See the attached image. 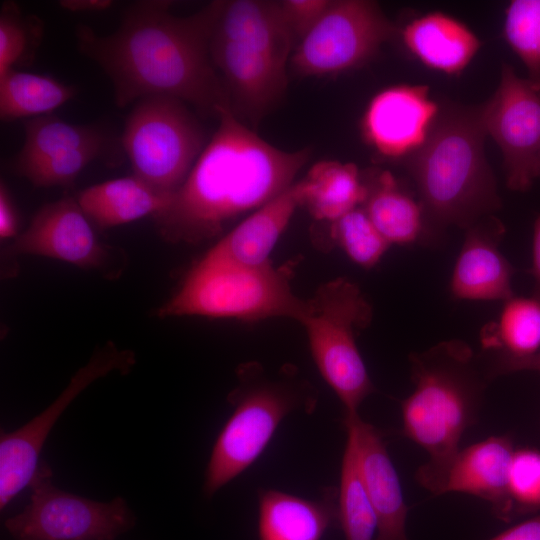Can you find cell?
<instances>
[{
    "label": "cell",
    "instance_id": "obj_10",
    "mask_svg": "<svg viewBox=\"0 0 540 540\" xmlns=\"http://www.w3.org/2000/svg\"><path fill=\"white\" fill-rule=\"evenodd\" d=\"M395 33L396 27L376 2L332 0L296 45L291 68L300 77H320L362 67Z\"/></svg>",
    "mask_w": 540,
    "mask_h": 540
},
{
    "label": "cell",
    "instance_id": "obj_7",
    "mask_svg": "<svg viewBox=\"0 0 540 540\" xmlns=\"http://www.w3.org/2000/svg\"><path fill=\"white\" fill-rule=\"evenodd\" d=\"M373 308L357 284L338 277L320 285L306 300L299 323L324 381L335 392L344 414L356 415L376 391L357 346V333L370 325Z\"/></svg>",
    "mask_w": 540,
    "mask_h": 540
},
{
    "label": "cell",
    "instance_id": "obj_28",
    "mask_svg": "<svg viewBox=\"0 0 540 540\" xmlns=\"http://www.w3.org/2000/svg\"><path fill=\"white\" fill-rule=\"evenodd\" d=\"M481 343L498 355L514 358L540 351V301L533 296L505 301L498 320L482 329Z\"/></svg>",
    "mask_w": 540,
    "mask_h": 540
},
{
    "label": "cell",
    "instance_id": "obj_36",
    "mask_svg": "<svg viewBox=\"0 0 540 540\" xmlns=\"http://www.w3.org/2000/svg\"><path fill=\"white\" fill-rule=\"evenodd\" d=\"M521 371L540 372V351L521 358L497 355L495 362L490 368L488 375L491 378L498 375H505Z\"/></svg>",
    "mask_w": 540,
    "mask_h": 540
},
{
    "label": "cell",
    "instance_id": "obj_24",
    "mask_svg": "<svg viewBox=\"0 0 540 540\" xmlns=\"http://www.w3.org/2000/svg\"><path fill=\"white\" fill-rule=\"evenodd\" d=\"M171 197L132 175L91 185L75 198L93 225L105 229L146 216L153 218Z\"/></svg>",
    "mask_w": 540,
    "mask_h": 540
},
{
    "label": "cell",
    "instance_id": "obj_3",
    "mask_svg": "<svg viewBox=\"0 0 540 540\" xmlns=\"http://www.w3.org/2000/svg\"><path fill=\"white\" fill-rule=\"evenodd\" d=\"M409 362L414 389L401 403V433L428 453L415 478L434 494L460 450L463 434L478 420L490 377L480 371L473 350L461 340L414 352Z\"/></svg>",
    "mask_w": 540,
    "mask_h": 540
},
{
    "label": "cell",
    "instance_id": "obj_5",
    "mask_svg": "<svg viewBox=\"0 0 540 540\" xmlns=\"http://www.w3.org/2000/svg\"><path fill=\"white\" fill-rule=\"evenodd\" d=\"M238 385L228 394L233 412L213 445L206 467L203 495L211 498L247 470L263 453L283 419L295 411L311 414L317 390L283 366L269 376L255 361L237 368Z\"/></svg>",
    "mask_w": 540,
    "mask_h": 540
},
{
    "label": "cell",
    "instance_id": "obj_17",
    "mask_svg": "<svg viewBox=\"0 0 540 540\" xmlns=\"http://www.w3.org/2000/svg\"><path fill=\"white\" fill-rule=\"evenodd\" d=\"M515 448L507 435L492 436L460 449L445 470L434 495L461 492L487 501L494 516L513 521L508 484Z\"/></svg>",
    "mask_w": 540,
    "mask_h": 540
},
{
    "label": "cell",
    "instance_id": "obj_12",
    "mask_svg": "<svg viewBox=\"0 0 540 540\" xmlns=\"http://www.w3.org/2000/svg\"><path fill=\"white\" fill-rule=\"evenodd\" d=\"M136 362L131 350L108 342L71 378L66 388L41 413L20 428L0 434V509L3 510L29 486L38 466L44 443L63 412L97 379L118 371L128 373Z\"/></svg>",
    "mask_w": 540,
    "mask_h": 540
},
{
    "label": "cell",
    "instance_id": "obj_35",
    "mask_svg": "<svg viewBox=\"0 0 540 540\" xmlns=\"http://www.w3.org/2000/svg\"><path fill=\"white\" fill-rule=\"evenodd\" d=\"M278 2L285 23L297 45L327 11L332 0H278Z\"/></svg>",
    "mask_w": 540,
    "mask_h": 540
},
{
    "label": "cell",
    "instance_id": "obj_16",
    "mask_svg": "<svg viewBox=\"0 0 540 540\" xmlns=\"http://www.w3.org/2000/svg\"><path fill=\"white\" fill-rule=\"evenodd\" d=\"M504 233V224L493 214L465 229L450 281L454 298L505 302L513 297L514 268L499 250Z\"/></svg>",
    "mask_w": 540,
    "mask_h": 540
},
{
    "label": "cell",
    "instance_id": "obj_27",
    "mask_svg": "<svg viewBox=\"0 0 540 540\" xmlns=\"http://www.w3.org/2000/svg\"><path fill=\"white\" fill-rule=\"evenodd\" d=\"M24 134L23 146L12 165L15 173L74 149L104 146L106 141L99 128L69 123L53 114L27 120Z\"/></svg>",
    "mask_w": 540,
    "mask_h": 540
},
{
    "label": "cell",
    "instance_id": "obj_30",
    "mask_svg": "<svg viewBox=\"0 0 540 540\" xmlns=\"http://www.w3.org/2000/svg\"><path fill=\"white\" fill-rule=\"evenodd\" d=\"M321 224L327 228V245L340 247L351 261L365 269L374 267L391 245L362 206L333 222Z\"/></svg>",
    "mask_w": 540,
    "mask_h": 540
},
{
    "label": "cell",
    "instance_id": "obj_2",
    "mask_svg": "<svg viewBox=\"0 0 540 540\" xmlns=\"http://www.w3.org/2000/svg\"><path fill=\"white\" fill-rule=\"evenodd\" d=\"M187 178L164 210L156 229L170 243L199 244L219 236L296 181L311 148L286 151L265 141L227 108Z\"/></svg>",
    "mask_w": 540,
    "mask_h": 540
},
{
    "label": "cell",
    "instance_id": "obj_22",
    "mask_svg": "<svg viewBox=\"0 0 540 540\" xmlns=\"http://www.w3.org/2000/svg\"><path fill=\"white\" fill-rule=\"evenodd\" d=\"M400 36L405 48L423 65L447 75L460 74L481 47L468 26L440 11L410 20Z\"/></svg>",
    "mask_w": 540,
    "mask_h": 540
},
{
    "label": "cell",
    "instance_id": "obj_40",
    "mask_svg": "<svg viewBox=\"0 0 540 540\" xmlns=\"http://www.w3.org/2000/svg\"><path fill=\"white\" fill-rule=\"evenodd\" d=\"M530 273L534 279L533 297L540 301V216L534 222Z\"/></svg>",
    "mask_w": 540,
    "mask_h": 540
},
{
    "label": "cell",
    "instance_id": "obj_13",
    "mask_svg": "<svg viewBox=\"0 0 540 540\" xmlns=\"http://www.w3.org/2000/svg\"><path fill=\"white\" fill-rule=\"evenodd\" d=\"M5 253L49 257L110 276L115 249L99 240L76 198L64 196L43 205Z\"/></svg>",
    "mask_w": 540,
    "mask_h": 540
},
{
    "label": "cell",
    "instance_id": "obj_37",
    "mask_svg": "<svg viewBox=\"0 0 540 540\" xmlns=\"http://www.w3.org/2000/svg\"><path fill=\"white\" fill-rule=\"evenodd\" d=\"M18 216L6 185L0 187V237L14 239L18 235Z\"/></svg>",
    "mask_w": 540,
    "mask_h": 540
},
{
    "label": "cell",
    "instance_id": "obj_33",
    "mask_svg": "<svg viewBox=\"0 0 540 540\" xmlns=\"http://www.w3.org/2000/svg\"><path fill=\"white\" fill-rule=\"evenodd\" d=\"M513 520L530 514H540V450L515 449L508 484Z\"/></svg>",
    "mask_w": 540,
    "mask_h": 540
},
{
    "label": "cell",
    "instance_id": "obj_32",
    "mask_svg": "<svg viewBox=\"0 0 540 540\" xmlns=\"http://www.w3.org/2000/svg\"><path fill=\"white\" fill-rule=\"evenodd\" d=\"M503 36L529 78L540 80V0L511 1L505 10Z\"/></svg>",
    "mask_w": 540,
    "mask_h": 540
},
{
    "label": "cell",
    "instance_id": "obj_25",
    "mask_svg": "<svg viewBox=\"0 0 540 540\" xmlns=\"http://www.w3.org/2000/svg\"><path fill=\"white\" fill-rule=\"evenodd\" d=\"M304 207L316 222L330 223L363 205L367 187L354 163L320 160L297 181Z\"/></svg>",
    "mask_w": 540,
    "mask_h": 540
},
{
    "label": "cell",
    "instance_id": "obj_6",
    "mask_svg": "<svg viewBox=\"0 0 540 540\" xmlns=\"http://www.w3.org/2000/svg\"><path fill=\"white\" fill-rule=\"evenodd\" d=\"M297 261L249 266L202 256L158 317L202 316L256 322L283 317L299 322L306 300L292 290Z\"/></svg>",
    "mask_w": 540,
    "mask_h": 540
},
{
    "label": "cell",
    "instance_id": "obj_4",
    "mask_svg": "<svg viewBox=\"0 0 540 540\" xmlns=\"http://www.w3.org/2000/svg\"><path fill=\"white\" fill-rule=\"evenodd\" d=\"M479 109L439 116L425 144L408 159L425 217V239L450 225L464 230L501 205L484 154Z\"/></svg>",
    "mask_w": 540,
    "mask_h": 540
},
{
    "label": "cell",
    "instance_id": "obj_23",
    "mask_svg": "<svg viewBox=\"0 0 540 540\" xmlns=\"http://www.w3.org/2000/svg\"><path fill=\"white\" fill-rule=\"evenodd\" d=\"M367 196L362 205L368 217L392 245L425 239V217L420 201L388 170L363 172Z\"/></svg>",
    "mask_w": 540,
    "mask_h": 540
},
{
    "label": "cell",
    "instance_id": "obj_21",
    "mask_svg": "<svg viewBox=\"0 0 540 540\" xmlns=\"http://www.w3.org/2000/svg\"><path fill=\"white\" fill-rule=\"evenodd\" d=\"M301 207L298 182L240 221L204 256L241 265H263Z\"/></svg>",
    "mask_w": 540,
    "mask_h": 540
},
{
    "label": "cell",
    "instance_id": "obj_11",
    "mask_svg": "<svg viewBox=\"0 0 540 540\" xmlns=\"http://www.w3.org/2000/svg\"><path fill=\"white\" fill-rule=\"evenodd\" d=\"M479 111L502 152L508 188L527 191L540 177V80L521 78L502 64L498 88Z\"/></svg>",
    "mask_w": 540,
    "mask_h": 540
},
{
    "label": "cell",
    "instance_id": "obj_29",
    "mask_svg": "<svg viewBox=\"0 0 540 540\" xmlns=\"http://www.w3.org/2000/svg\"><path fill=\"white\" fill-rule=\"evenodd\" d=\"M344 427L347 440L338 487V525L345 540H376L377 519L360 474L355 435Z\"/></svg>",
    "mask_w": 540,
    "mask_h": 540
},
{
    "label": "cell",
    "instance_id": "obj_31",
    "mask_svg": "<svg viewBox=\"0 0 540 540\" xmlns=\"http://www.w3.org/2000/svg\"><path fill=\"white\" fill-rule=\"evenodd\" d=\"M44 23L35 15L24 14L12 1L0 10V76L17 66L33 62L43 38Z\"/></svg>",
    "mask_w": 540,
    "mask_h": 540
},
{
    "label": "cell",
    "instance_id": "obj_19",
    "mask_svg": "<svg viewBox=\"0 0 540 540\" xmlns=\"http://www.w3.org/2000/svg\"><path fill=\"white\" fill-rule=\"evenodd\" d=\"M211 38L241 44L285 67L296 46L278 0L216 1Z\"/></svg>",
    "mask_w": 540,
    "mask_h": 540
},
{
    "label": "cell",
    "instance_id": "obj_9",
    "mask_svg": "<svg viewBox=\"0 0 540 540\" xmlns=\"http://www.w3.org/2000/svg\"><path fill=\"white\" fill-rule=\"evenodd\" d=\"M29 487V503L5 521L15 540H114L136 523L120 496L100 502L58 488L46 462L39 463Z\"/></svg>",
    "mask_w": 540,
    "mask_h": 540
},
{
    "label": "cell",
    "instance_id": "obj_8",
    "mask_svg": "<svg viewBox=\"0 0 540 540\" xmlns=\"http://www.w3.org/2000/svg\"><path fill=\"white\" fill-rule=\"evenodd\" d=\"M133 175L173 195L207 144L204 130L187 104L170 96L138 100L121 137Z\"/></svg>",
    "mask_w": 540,
    "mask_h": 540
},
{
    "label": "cell",
    "instance_id": "obj_26",
    "mask_svg": "<svg viewBox=\"0 0 540 540\" xmlns=\"http://www.w3.org/2000/svg\"><path fill=\"white\" fill-rule=\"evenodd\" d=\"M76 93L54 77L11 69L0 76V118L11 122L52 114Z\"/></svg>",
    "mask_w": 540,
    "mask_h": 540
},
{
    "label": "cell",
    "instance_id": "obj_18",
    "mask_svg": "<svg viewBox=\"0 0 540 540\" xmlns=\"http://www.w3.org/2000/svg\"><path fill=\"white\" fill-rule=\"evenodd\" d=\"M343 425L355 435L360 474L377 519L376 540H408V508L381 432L359 414H344Z\"/></svg>",
    "mask_w": 540,
    "mask_h": 540
},
{
    "label": "cell",
    "instance_id": "obj_15",
    "mask_svg": "<svg viewBox=\"0 0 540 540\" xmlns=\"http://www.w3.org/2000/svg\"><path fill=\"white\" fill-rule=\"evenodd\" d=\"M210 53L230 110L243 123L257 126L285 96L286 67L241 44L217 38L210 40Z\"/></svg>",
    "mask_w": 540,
    "mask_h": 540
},
{
    "label": "cell",
    "instance_id": "obj_39",
    "mask_svg": "<svg viewBox=\"0 0 540 540\" xmlns=\"http://www.w3.org/2000/svg\"><path fill=\"white\" fill-rule=\"evenodd\" d=\"M59 6L70 12H100L113 6L112 0H61Z\"/></svg>",
    "mask_w": 540,
    "mask_h": 540
},
{
    "label": "cell",
    "instance_id": "obj_20",
    "mask_svg": "<svg viewBox=\"0 0 540 540\" xmlns=\"http://www.w3.org/2000/svg\"><path fill=\"white\" fill-rule=\"evenodd\" d=\"M336 525L338 487H324L317 499L276 489L258 490L259 540H321Z\"/></svg>",
    "mask_w": 540,
    "mask_h": 540
},
{
    "label": "cell",
    "instance_id": "obj_14",
    "mask_svg": "<svg viewBox=\"0 0 540 540\" xmlns=\"http://www.w3.org/2000/svg\"><path fill=\"white\" fill-rule=\"evenodd\" d=\"M439 112L427 86L391 85L368 102L360 121L361 135L381 158L407 160L425 144Z\"/></svg>",
    "mask_w": 540,
    "mask_h": 540
},
{
    "label": "cell",
    "instance_id": "obj_38",
    "mask_svg": "<svg viewBox=\"0 0 540 540\" xmlns=\"http://www.w3.org/2000/svg\"><path fill=\"white\" fill-rule=\"evenodd\" d=\"M488 540H540V514L510 527Z\"/></svg>",
    "mask_w": 540,
    "mask_h": 540
},
{
    "label": "cell",
    "instance_id": "obj_34",
    "mask_svg": "<svg viewBox=\"0 0 540 540\" xmlns=\"http://www.w3.org/2000/svg\"><path fill=\"white\" fill-rule=\"evenodd\" d=\"M104 146L74 149L26 167L16 174L35 187L69 186L96 159Z\"/></svg>",
    "mask_w": 540,
    "mask_h": 540
},
{
    "label": "cell",
    "instance_id": "obj_1",
    "mask_svg": "<svg viewBox=\"0 0 540 540\" xmlns=\"http://www.w3.org/2000/svg\"><path fill=\"white\" fill-rule=\"evenodd\" d=\"M171 6L165 0L134 2L108 35L79 24L77 48L108 76L119 108L162 95L218 118L230 104L210 53L216 1L184 17L172 14Z\"/></svg>",
    "mask_w": 540,
    "mask_h": 540
}]
</instances>
